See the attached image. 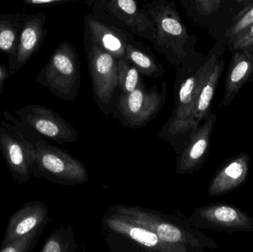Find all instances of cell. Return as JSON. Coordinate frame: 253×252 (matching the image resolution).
Listing matches in <instances>:
<instances>
[{
    "label": "cell",
    "instance_id": "obj_1",
    "mask_svg": "<svg viewBox=\"0 0 253 252\" xmlns=\"http://www.w3.org/2000/svg\"><path fill=\"white\" fill-rule=\"evenodd\" d=\"M3 117L7 127L22 142L34 177L62 186H74L88 181V173L81 161L49 143L8 110L3 112Z\"/></svg>",
    "mask_w": 253,
    "mask_h": 252
},
{
    "label": "cell",
    "instance_id": "obj_2",
    "mask_svg": "<svg viewBox=\"0 0 253 252\" xmlns=\"http://www.w3.org/2000/svg\"><path fill=\"white\" fill-rule=\"evenodd\" d=\"M127 220L154 232L167 244L178 246L187 252H204L218 248V244L200 229L194 227L184 215L167 214L139 206L115 204L109 207Z\"/></svg>",
    "mask_w": 253,
    "mask_h": 252
},
{
    "label": "cell",
    "instance_id": "obj_3",
    "mask_svg": "<svg viewBox=\"0 0 253 252\" xmlns=\"http://www.w3.org/2000/svg\"><path fill=\"white\" fill-rule=\"evenodd\" d=\"M104 241L111 252H187L167 244L154 232L136 224L108 208L102 219Z\"/></svg>",
    "mask_w": 253,
    "mask_h": 252
},
{
    "label": "cell",
    "instance_id": "obj_4",
    "mask_svg": "<svg viewBox=\"0 0 253 252\" xmlns=\"http://www.w3.org/2000/svg\"><path fill=\"white\" fill-rule=\"evenodd\" d=\"M62 100L74 101L80 88V66L74 47L67 41L61 43L35 80Z\"/></svg>",
    "mask_w": 253,
    "mask_h": 252
},
{
    "label": "cell",
    "instance_id": "obj_5",
    "mask_svg": "<svg viewBox=\"0 0 253 252\" xmlns=\"http://www.w3.org/2000/svg\"><path fill=\"white\" fill-rule=\"evenodd\" d=\"M147 12L156 28L154 46L156 50L166 55L172 63H181L187 54L190 36L173 3L166 0H153Z\"/></svg>",
    "mask_w": 253,
    "mask_h": 252
},
{
    "label": "cell",
    "instance_id": "obj_6",
    "mask_svg": "<svg viewBox=\"0 0 253 252\" xmlns=\"http://www.w3.org/2000/svg\"><path fill=\"white\" fill-rule=\"evenodd\" d=\"M167 97L166 84L160 92L157 86L146 89L142 83L128 93L120 96L116 105L121 122L131 129H140L154 119L165 105Z\"/></svg>",
    "mask_w": 253,
    "mask_h": 252
},
{
    "label": "cell",
    "instance_id": "obj_7",
    "mask_svg": "<svg viewBox=\"0 0 253 252\" xmlns=\"http://www.w3.org/2000/svg\"><path fill=\"white\" fill-rule=\"evenodd\" d=\"M194 227L227 234L253 232V217L240 207L221 201L196 208L188 217Z\"/></svg>",
    "mask_w": 253,
    "mask_h": 252
},
{
    "label": "cell",
    "instance_id": "obj_8",
    "mask_svg": "<svg viewBox=\"0 0 253 252\" xmlns=\"http://www.w3.org/2000/svg\"><path fill=\"white\" fill-rule=\"evenodd\" d=\"M87 57L95 101L108 117L111 112L114 93L118 87V60L92 38Z\"/></svg>",
    "mask_w": 253,
    "mask_h": 252
},
{
    "label": "cell",
    "instance_id": "obj_9",
    "mask_svg": "<svg viewBox=\"0 0 253 252\" xmlns=\"http://www.w3.org/2000/svg\"><path fill=\"white\" fill-rule=\"evenodd\" d=\"M95 10H103L117 25L154 44L156 28L148 12L138 7L136 0H87Z\"/></svg>",
    "mask_w": 253,
    "mask_h": 252
},
{
    "label": "cell",
    "instance_id": "obj_10",
    "mask_svg": "<svg viewBox=\"0 0 253 252\" xmlns=\"http://www.w3.org/2000/svg\"><path fill=\"white\" fill-rule=\"evenodd\" d=\"M25 125L43 138L59 144L72 143L78 139L77 129L53 109L40 105H27L15 109Z\"/></svg>",
    "mask_w": 253,
    "mask_h": 252
},
{
    "label": "cell",
    "instance_id": "obj_11",
    "mask_svg": "<svg viewBox=\"0 0 253 252\" xmlns=\"http://www.w3.org/2000/svg\"><path fill=\"white\" fill-rule=\"evenodd\" d=\"M217 118L211 111L200 124L195 126L187 145L177 157L178 175H192L202 170L209 157L211 136Z\"/></svg>",
    "mask_w": 253,
    "mask_h": 252
},
{
    "label": "cell",
    "instance_id": "obj_12",
    "mask_svg": "<svg viewBox=\"0 0 253 252\" xmlns=\"http://www.w3.org/2000/svg\"><path fill=\"white\" fill-rule=\"evenodd\" d=\"M45 22L43 12L25 16L14 58L8 62L10 75L20 71L41 48L47 35Z\"/></svg>",
    "mask_w": 253,
    "mask_h": 252
},
{
    "label": "cell",
    "instance_id": "obj_13",
    "mask_svg": "<svg viewBox=\"0 0 253 252\" xmlns=\"http://www.w3.org/2000/svg\"><path fill=\"white\" fill-rule=\"evenodd\" d=\"M251 156L247 152H240L227 158L217 169L211 179L207 193L209 196L227 195L238 189L248 180Z\"/></svg>",
    "mask_w": 253,
    "mask_h": 252
},
{
    "label": "cell",
    "instance_id": "obj_14",
    "mask_svg": "<svg viewBox=\"0 0 253 252\" xmlns=\"http://www.w3.org/2000/svg\"><path fill=\"white\" fill-rule=\"evenodd\" d=\"M0 151L14 181L18 184L29 181L33 175L26 151L4 121L0 124Z\"/></svg>",
    "mask_w": 253,
    "mask_h": 252
},
{
    "label": "cell",
    "instance_id": "obj_15",
    "mask_svg": "<svg viewBox=\"0 0 253 252\" xmlns=\"http://www.w3.org/2000/svg\"><path fill=\"white\" fill-rule=\"evenodd\" d=\"M48 210L41 201L26 203L10 216L1 244L39 229L44 230L48 223Z\"/></svg>",
    "mask_w": 253,
    "mask_h": 252
},
{
    "label": "cell",
    "instance_id": "obj_16",
    "mask_svg": "<svg viewBox=\"0 0 253 252\" xmlns=\"http://www.w3.org/2000/svg\"><path fill=\"white\" fill-rule=\"evenodd\" d=\"M253 71V48L234 50L227 68L220 108H227L233 103L245 84L249 81Z\"/></svg>",
    "mask_w": 253,
    "mask_h": 252
},
{
    "label": "cell",
    "instance_id": "obj_17",
    "mask_svg": "<svg viewBox=\"0 0 253 252\" xmlns=\"http://www.w3.org/2000/svg\"><path fill=\"white\" fill-rule=\"evenodd\" d=\"M85 21L91 34L92 39L99 47L112 55L117 60L126 57V42L123 37L93 16H87Z\"/></svg>",
    "mask_w": 253,
    "mask_h": 252
},
{
    "label": "cell",
    "instance_id": "obj_18",
    "mask_svg": "<svg viewBox=\"0 0 253 252\" xmlns=\"http://www.w3.org/2000/svg\"><path fill=\"white\" fill-rule=\"evenodd\" d=\"M25 16L24 13H0V52L7 55L8 62L14 58Z\"/></svg>",
    "mask_w": 253,
    "mask_h": 252
},
{
    "label": "cell",
    "instance_id": "obj_19",
    "mask_svg": "<svg viewBox=\"0 0 253 252\" xmlns=\"http://www.w3.org/2000/svg\"><path fill=\"white\" fill-rule=\"evenodd\" d=\"M224 65L225 62L224 60L218 61L201 89L193 114V119L198 124H201L211 112L214 95L221 78Z\"/></svg>",
    "mask_w": 253,
    "mask_h": 252
},
{
    "label": "cell",
    "instance_id": "obj_20",
    "mask_svg": "<svg viewBox=\"0 0 253 252\" xmlns=\"http://www.w3.org/2000/svg\"><path fill=\"white\" fill-rule=\"evenodd\" d=\"M79 249L71 225L50 234L43 244L42 252H74Z\"/></svg>",
    "mask_w": 253,
    "mask_h": 252
},
{
    "label": "cell",
    "instance_id": "obj_21",
    "mask_svg": "<svg viewBox=\"0 0 253 252\" xmlns=\"http://www.w3.org/2000/svg\"><path fill=\"white\" fill-rule=\"evenodd\" d=\"M126 56L140 73L156 78L163 76L164 70L162 65L156 63L150 56L134 47L130 43H126Z\"/></svg>",
    "mask_w": 253,
    "mask_h": 252
},
{
    "label": "cell",
    "instance_id": "obj_22",
    "mask_svg": "<svg viewBox=\"0 0 253 252\" xmlns=\"http://www.w3.org/2000/svg\"><path fill=\"white\" fill-rule=\"evenodd\" d=\"M140 81L138 69L126 57L118 60V87L123 93L133 91Z\"/></svg>",
    "mask_w": 253,
    "mask_h": 252
},
{
    "label": "cell",
    "instance_id": "obj_23",
    "mask_svg": "<svg viewBox=\"0 0 253 252\" xmlns=\"http://www.w3.org/2000/svg\"><path fill=\"white\" fill-rule=\"evenodd\" d=\"M42 229H39L19 237L7 244L0 245V252H32L38 244L39 238L42 233Z\"/></svg>",
    "mask_w": 253,
    "mask_h": 252
},
{
    "label": "cell",
    "instance_id": "obj_24",
    "mask_svg": "<svg viewBox=\"0 0 253 252\" xmlns=\"http://www.w3.org/2000/svg\"><path fill=\"white\" fill-rule=\"evenodd\" d=\"M253 23V3L245 6L232 21L230 27L227 28L226 36L232 41L245 29Z\"/></svg>",
    "mask_w": 253,
    "mask_h": 252
},
{
    "label": "cell",
    "instance_id": "obj_25",
    "mask_svg": "<svg viewBox=\"0 0 253 252\" xmlns=\"http://www.w3.org/2000/svg\"><path fill=\"white\" fill-rule=\"evenodd\" d=\"M230 42L233 43L234 50L253 48V23L235 37Z\"/></svg>",
    "mask_w": 253,
    "mask_h": 252
},
{
    "label": "cell",
    "instance_id": "obj_26",
    "mask_svg": "<svg viewBox=\"0 0 253 252\" xmlns=\"http://www.w3.org/2000/svg\"><path fill=\"white\" fill-rule=\"evenodd\" d=\"M196 10L202 16H208L216 11L221 4L222 0H193Z\"/></svg>",
    "mask_w": 253,
    "mask_h": 252
},
{
    "label": "cell",
    "instance_id": "obj_27",
    "mask_svg": "<svg viewBox=\"0 0 253 252\" xmlns=\"http://www.w3.org/2000/svg\"><path fill=\"white\" fill-rule=\"evenodd\" d=\"M27 5L34 7H43L54 4H63L67 2H74L77 0H21Z\"/></svg>",
    "mask_w": 253,
    "mask_h": 252
},
{
    "label": "cell",
    "instance_id": "obj_28",
    "mask_svg": "<svg viewBox=\"0 0 253 252\" xmlns=\"http://www.w3.org/2000/svg\"><path fill=\"white\" fill-rule=\"evenodd\" d=\"M10 75L8 68H6L4 65L0 63V96L2 95L4 84Z\"/></svg>",
    "mask_w": 253,
    "mask_h": 252
},
{
    "label": "cell",
    "instance_id": "obj_29",
    "mask_svg": "<svg viewBox=\"0 0 253 252\" xmlns=\"http://www.w3.org/2000/svg\"><path fill=\"white\" fill-rule=\"evenodd\" d=\"M253 0H236V1H237L238 3H240V4H244L245 6H248V4L252 3Z\"/></svg>",
    "mask_w": 253,
    "mask_h": 252
},
{
    "label": "cell",
    "instance_id": "obj_30",
    "mask_svg": "<svg viewBox=\"0 0 253 252\" xmlns=\"http://www.w3.org/2000/svg\"><path fill=\"white\" fill-rule=\"evenodd\" d=\"M193 1V0H181V1H182L183 4H184V6H186V7H187V4H190V3Z\"/></svg>",
    "mask_w": 253,
    "mask_h": 252
},
{
    "label": "cell",
    "instance_id": "obj_31",
    "mask_svg": "<svg viewBox=\"0 0 253 252\" xmlns=\"http://www.w3.org/2000/svg\"><path fill=\"white\" fill-rule=\"evenodd\" d=\"M249 81H253V71L252 74H251V78H250Z\"/></svg>",
    "mask_w": 253,
    "mask_h": 252
}]
</instances>
